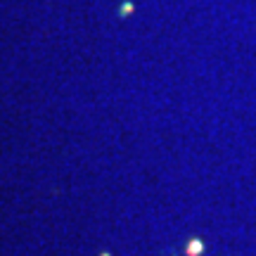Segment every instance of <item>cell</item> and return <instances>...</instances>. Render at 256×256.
Instances as JSON below:
<instances>
[{
	"label": "cell",
	"instance_id": "obj_1",
	"mask_svg": "<svg viewBox=\"0 0 256 256\" xmlns=\"http://www.w3.org/2000/svg\"><path fill=\"white\" fill-rule=\"evenodd\" d=\"M200 249H202L200 242H192V244H190V254H200Z\"/></svg>",
	"mask_w": 256,
	"mask_h": 256
}]
</instances>
